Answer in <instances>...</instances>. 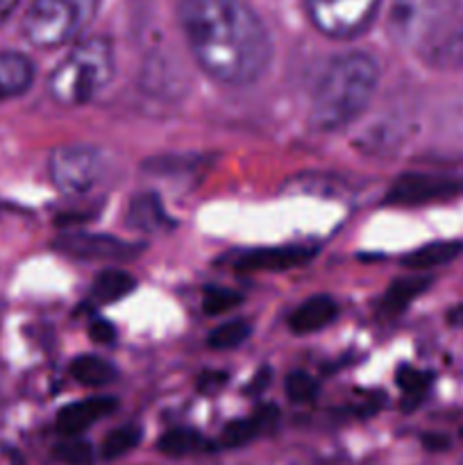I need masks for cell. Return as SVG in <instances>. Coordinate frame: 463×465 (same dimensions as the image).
I'll use <instances>...</instances> for the list:
<instances>
[{
	"label": "cell",
	"instance_id": "1",
	"mask_svg": "<svg viewBox=\"0 0 463 465\" xmlns=\"http://www.w3.org/2000/svg\"><path fill=\"white\" fill-rule=\"evenodd\" d=\"M180 21L195 59L222 84L243 86L271 62V36L245 0H182Z\"/></svg>",
	"mask_w": 463,
	"mask_h": 465
},
{
	"label": "cell",
	"instance_id": "2",
	"mask_svg": "<svg viewBox=\"0 0 463 465\" xmlns=\"http://www.w3.org/2000/svg\"><path fill=\"white\" fill-rule=\"evenodd\" d=\"M379 66L370 54L350 53L336 57L318 80L311 100V125L336 132L357 121L375 95Z\"/></svg>",
	"mask_w": 463,
	"mask_h": 465
},
{
	"label": "cell",
	"instance_id": "3",
	"mask_svg": "<svg viewBox=\"0 0 463 465\" xmlns=\"http://www.w3.org/2000/svg\"><path fill=\"white\" fill-rule=\"evenodd\" d=\"M113 75V53L107 39H86L77 44L53 71L50 95L59 104L77 107L94 100Z\"/></svg>",
	"mask_w": 463,
	"mask_h": 465
},
{
	"label": "cell",
	"instance_id": "4",
	"mask_svg": "<svg viewBox=\"0 0 463 465\" xmlns=\"http://www.w3.org/2000/svg\"><path fill=\"white\" fill-rule=\"evenodd\" d=\"M98 0H32L23 18V35L39 48L66 44L94 16Z\"/></svg>",
	"mask_w": 463,
	"mask_h": 465
},
{
	"label": "cell",
	"instance_id": "5",
	"mask_svg": "<svg viewBox=\"0 0 463 465\" xmlns=\"http://www.w3.org/2000/svg\"><path fill=\"white\" fill-rule=\"evenodd\" d=\"M458 0H395L390 35L407 48H427L454 21Z\"/></svg>",
	"mask_w": 463,
	"mask_h": 465
},
{
	"label": "cell",
	"instance_id": "6",
	"mask_svg": "<svg viewBox=\"0 0 463 465\" xmlns=\"http://www.w3.org/2000/svg\"><path fill=\"white\" fill-rule=\"evenodd\" d=\"M53 184L66 195H82L95 186L103 173V154L91 145H64L50 154Z\"/></svg>",
	"mask_w": 463,
	"mask_h": 465
},
{
	"label": "cell",
	"instance_id": "7",
	"mask_svg": "<svg viewBox=\"0 0 463 465\" xmlns=\"http://www.w3.org/2000/svg\"><path fill=\"white\" fill-rule=\"evenodd\" d=\"M379 0H307L313 25L327 36L348 39L368 27Z\"/></svg>",
	"mask_w": 463,
	"mask_h": 465
},
{
	"label": "cell",
	"instance_id": "8",
	"mask_svg": "<svg viewBox=\"0 0 463 465\" xmlns=\"http://www.w3.org/2000/svg\"><path fill=\"white\" fill-rule=\"evenodd\" d=\"M463 193V177L438 175V173H411L402 175L386 193L390 204H425Z\"/></svg>",
	"mask_w": 463,
	"mask_h": 465
},
{
	"label": "cell",
	"instance_id": "9",
	"mask_svg": "<svg viewBox=\"0 0 463 465\" xmlns=\"http://www.w3.org/2000/svg\"><path fill=\"white\" fill-rule=\"evenodd\" d=\"M54 248L62 250L64 254L75 259H86V262H121V259H132L139 252V245L130 241L116 239L112 234H84V232H73V234H62Z\"/></svg>",
	"mask_w": 463,
	"mask_h": 465
},
{
	"label": "cell",
	"instance_id": "10",
	"mask_svg": "<svg viewBox=\"0 0 463 465\" xmlns=\"http://www.w3.org/2000/svg\"><path fill=\"white\" fill-rule=\"evenodd\" d=\"M116 398H109V395L80 400V402L68 404V407H64L62 411L57 413L54 427H57L59 434L66 436V439H75L77 434L89 430L91 425L103 420L104 416H112V413L116 411Z\"/></svg>",
	"mask_w": 463,
	"mask_h": 465
},
{
	"label": "cell",
	"instance_id": "11",
	"mask_svg": "<svg viewBox=\"0 0 463 465\" xmlns=\"http://www.w3.org/2000/svg\"><path fill=\"white\" fill-rule=\"evenodd\" d=\"M313 254V250L302 245H289V248H263L250 250L241 254L234 262L236 271L241 272H280L300 266Z\"/></svg>",
	"mask_w": 463,
	"mask_h": 465
},
{
	"label": "cell",
	"instance_id": "12",
	"mask_svg": "<svg viewBox=\"0 0 463 465\" xmlns=\"http://www.w3.org/2000/svg\"><path fill=\"white\" fill-rule=\"evenodd\" d=\"M336 316H339V304L330 295H313L291 313L289 327L295 334H313L325 330Z\"/></svg>",
	"mask_w": 463,
	"mask_h": 465
},
{
	"label": "cell",
	"instance_id": "13",
	"mask_svg": "<svg viewBox=\"0 0 463 465\" xmlns=\"http://www.w3.org/2000/svg\"><path fill=\"white\" fill-rule=\"evenodd\" d=\"M34 80V64L21 53H0V103L18 98Z\"/></svg>",
	"mask_w": 463,
	"mask_h": 465
},
{
	"label": "cell",
	"instance_id": "14",
	"mask_svg": "<svg viewBox=\"0 0 463 465\" xmlns=\"http://www.w3.org/2000/svg\"><path fill=\"white\" fill-rule=\"evenodd\" d=\"M127 223H130V227L141 232H162L172 225L162 200L154 193H141L132 200L130 212H127Z\"/></svg>",
	"mask_w": 463,
	"mask_h": 465
},
{
	"label": "cell",
	"instance_id": "15",
	"mask_svg": "<svg viewBox=\"0 0 463 465\" xmlns=\"http://www.w3.org/2000/svg\"><path fill=\"white\" fill-rule=\"evenodd\" d=\"M431 277L422 275V272H416V275H407L395 280L393 284L389 286V291L384 293V300H381V309L389 313H399L409 307L416 298H420L427 289L431 286Z\"/></svg>",
	"mask_w": 463,
	"mask_h": 465
},
{
	"label": "cell",
	"instance_id": "16",
	"mask_svg": "<svg viewBox=\"0 0 463 465\" xmlns=\"http://www.w3.org/2000/svg\"><path fill=\"white\" fill-rule=\"evenodd\" d=\"M461 252V241H434V243H427L422 248H418L416 252L407 254L404 257V266L409 271H431V268H438L454 262Z\"/></svg>",
	"mask_w": 463,
	"mask_h": 465
},
{
	"label": "cell",
	"instance_id": "17",
	"mask_svg": "<svg viewBox=\"0 0 463 465\" xmlns=\"http://www.w3.org/2000/svg\"><path fill=\"white\" fill-rule=\"evenodd\" d=\"M71 377L82 386H89V389H100V386H107L112 381H116L118 371L104 359L94 357V354H82L75 361L71 363Z\"/></svg>",
	"mask_w": 463,
	"mask_h": 465
},
{
	"label": "cell",
	"instance_id": "18",
	"mask_svg": "<svg viewBox=\"0 0 463 465\" xmlns=\"http://www.w3.org/2000/svg\"><path fill=\"white\" fill-rule=\"evenodd\" d=\"M134 277L125 271H118V268H109V271H103L94 280V286H91V295H94L98 302L109 304L116 302V300L125 298L134 291Z\"/></svg>",
	"mask_w": 463,
	"mask_h": 465
},
{
	"label": "cell",
	"instance_id": "19",
	"mask_svg": "<svg viewBox=\"0 0 463 465\" xmlns=\"http://www.w3.org/2000/svg\"><path fill=\"white\" fill-rule=\"evenodd\" d=\"M204 445V439L195 430L189 427H177V430L166 431V434L159 439L157 448L159 452L166 454V457H189V454L198 452Z\"/></svg>",
	"mask_w": 463,
	"mask_h": 465
},
{
	"label": "cell",
	"instance_id": "20",
	"mask_svg": "<svg viewBox=\"0 0 463 465\" xmlns=\"http://www.w3.org/2000/svg\"><path fill=\"white\" fill-rule=\"evenodd\" d=\"M141 430L136 425H125V427H118V430H113L112 434L104 439L103 443V457L107 459V461H113V459H121L125 457L127 452H132V450L136 448V445L141 443Z\"/></svg>",
	"mask_w": 463,
	"mask_h": 465
},
{
	"label": "cell",
	"instance_id": "21",
	"mask_svg": "<svg viewBox=\"0 0 463 465\" xmlns=\"http://www.w3.org/2000/svg\"><path fill=\"white\" fill-rule=\"evenodd\" d=\"M250 336V325L245 321H230L218 325L209 334V348L213 350H234Z\"/></svg>",
	"mask_w": 463,
	"mask_h": 465
},
{
	"label": "cell",
	"instance_id": "22",
	"mask_svg": "<svg viewBox=\"0 0 463 465\" xmlns=\"http://www.w3.org/2000/svg\"><path fill=\"white\" fill-rule=\"evenodd\" d=\"M261 431H263V425L259 422L257 416L241 418V420L230 422V425L222 430L221 443L225 445V448H241V445H245V443H250L252 439H257Z\"/></svg>",
	"mask_w": 463,
	"mask_h": 465
},
{
	"label": "cell",
	"instance_id": "23",
	"mask_svg": "<svg viewBox=\"0 0 463 465\" xmlns=\"http://www.w3.org/2000/svg\"><path fill=\"white\" fill-rule=\"evenodd\" d=\"M241 300H243V295L236 293V291L222 289V286H209L202 295V309L209 316H221V313L239 307Z\"/></svg>",
	"mask_w": 463,
	"mask_h": 465
},
{
	"label": "cell",
	"instance_id": "24",
	"mask_svg": "<svg viewBox=\"0 0 463 465\" xmlns=\"http://www.w3.org/2000/svg\"><path fill=\"white\" fill-rule=\"evenodd\" d=\"M398 386L409 400H422V395L429 391L431 386V372L418 371L413 366H402L398 371Z\"/></svg>",
	"mask_w": 463,
	"mask_h": 465
},
{
	"label": "cell",
	"instance_id": "25",
	"mask_svg": "<svg viewBox=\"0 0 463 465\" xmlns=\"http://www.w3.org/2000/svg\"><path fill=\"white\" fill-rule=\"evenodd\" d=\"M284 389L291 402L304 404V402H311V400L318 395V381L313 380L311 375H307V372L295 371L286 377Z\"/></svg>",
	"mask_w": 463,
	"mask_h": 465
},
{
	"label": "cell",
	"instance_id": "26",
	"mask_svg": "<svg viewBox=\"0 0 463 465\" xmlns=\"http://www.w3.org/2000/svg\"><path fill=\"white\" fill-rule=\"evenodd\" d=\"M54 459L64 465H91L94 461V450L86 440L66 439L54 448Z\"/></svg>",
	"mask_w": 463,
	"mask_h": 465
},
{
	"label": "cell",
	"instance_id": "27",
	"mask_svg": "<svg viewBox=\"0 0 463 465\" xmlns=\"http://www.w3.org/2000/svg\"><path fill=\"white\" fill-rule=\"evenodd\" d=\"M89 336H91V341H95V343L112 345L113 341H116V327H113L109 321H103V318H98V321L91 322Z\"/></svg>",
	"mask_w": 463,
	"mask_h": 465
},
{
	"label": "cell",
	"instance_id": "28",
	"mask_svg": "<svg viewBox=\"0 0 463 465\" xmlns=\"http://www.w3.org/2000/svg\"><path fill=\"white\" fill-rule=\"evenodd\" d=\"M225 381H227L225 372H213V371H209V372H202V375L198 377V389L202 391V393H209V391L221 389V386L225 384Z\"/></svg>",
	"mask_w": 463,
	"mask_h": 465
},
{
	"label": "cell",
	"instance_id": "29",
	"mask_svg": "<svg viewBox=\"0 0 463 465\" xmlns=\"http://www.w3.org/2000/svg\"><path fill=\"white\" fill-rule=\"evenodd\" d=\"M448 322L452 327H463V302L457 304L448 312Z\"/></svg>",
	"mask_w": 463,
	"mask_h": 465
},
{
	"label": "cell",
	"instance_id": "30",
	"mask_svg": "<svg viewBox=\"0 0 463 465\" xmlns=\"http://www.w3.org/2000/svg\"><path fill=\"white\" fill-rule=\"evenodd\" d=\"M18 3H21V0H0V23L16 9Z\"/></svg>",
	"mask_w": 463,
	"mask_h": 465
},
{
	"label": "cell",
	"instance_id": "31",
	"mask_svg": "<svg viewBox=\"0 0 463 465\" xmlns=\"http://www.w3.org/2000/svg\"><path fill=\"white\" fill-rule=\"evenodd\" d=\"M12 465H25V463H23V459L18 457V454H12Z\"/></svg>",
	"mask_w": 463,
	"mask_h": 465
},
{
	"label": "cell",
	"instance_id": "32",
	"mask_svg": "<svg viewBox=\"0 0 463 465\" xmlns=\"http://www.w3.org/2000/svg\"><path fill=\"white\" fill-rule=\"evenodd\" d=\"M461 465H463V463H461Z\"/></svg>",
	"mask_w": 463,
	"mask_h": 465
}]
</instances>
